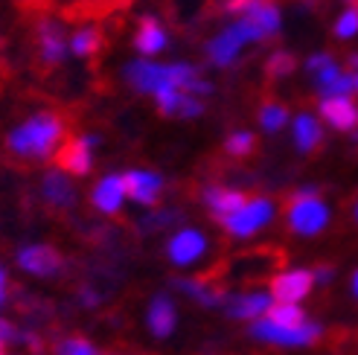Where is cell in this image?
<instances>
[{
    "label": "cell",
    "mask_w": 358,
    "mask_h": 355,
    "mask_svg": "<svg viewBox=\"0 0 358 355\" xmlns=\"http://www.w3.org/2000/svg\"><path fill=\"white\" fill-rule=\"evenodd\" d=\"M268 306H271V297L268 294H242L236 300H230V314L234 317H245V321H250V317H259L268 312Z\"/></svg>",
    "instance_id": "obj_21"
},
{
    "label": "cell",
    "mask_w": 358,
    "mask_h": 355,
    "mask_svg": "<svg viewBox=\"0 0 358 355\" xmlns=\"http://www.w3.org/2000/svg\"><path fill=\"white\" fill-rule=\"evenodd\" d=\"M70 50V41L64 35V27L62 21H56V17H41L38 21V52H41V61L47 67H56L64 61Z\"/></svg>",
    "instance_id": "obj_7"
},
{
    "label": "cell",
    "mask_w": 358,
    "mask_h": 355,
    "mask_svg": "<svg viewBox=\"0 0 358 355\" xmlns=\"http://www.w3.org/2000/svg\"><path fill=\"white\" fill-rule=\"evenodd\" d=\"M245 44H250L248 32L242 29V24H239V21H234V24L224 27V29L216 35V38L210 41L207 56H210V61H213V64H219V67H230V64L236 61L239 50H242Z\"/></svg>",
    "instance_id": "obj_8"
},
{
    "label": "cell",
    "mask_w": 358,
    "mask_h": 355,
    "mask_svg": "<svg viewBox=\"0 0 358 355\" xmlns=\"http://www.w3.org/2000/svg\"><path fill=\"white\" fill-rule=\"evenodd\" d=\"M327 222H329V210H327L324 201L317 198L315 189H303V192H297V198H292L289 224H292L294 233L315 236V233H320V230L327 227Z\"/></svg>",
    "instance_id": "obj_3"
},
{
    "label": "cell",
    "mask_w": 358,
    "mask_h": 355,
    "mask_svg": "<svg viewBox=\"0 0 358 355\" xmlns=\"http://www.w3.org/2000/svg\"><path fill=\"white\" fill-rule=\"evenodd\" d=\"M122 189L137 204H155L160 189H164V181H160V175H155V172H125Z\"/></svg>",
    "instance_id": "obj_13"
},
{
    "label": "cell",
    "mask_w": 358,
    "mask_h": 355,
    "mask_svg": "<svg viewBox=\"0 0 358 355\" xmlns=\"http://www.w3.org/2000/svg\"><path fill=\"white\" fill-rule=\"evenodd\" d=\"M250 149H254V134L236 131V134H230V137H227V152H230V154L242 157V154H248Z\"/></svg>",
    "instance_id": "obj_29"
},
{
    "label": "cell",
    "mask_w": 358,
    "mask_h": 355,
    "mask_svg": "<svg viewBox=\"0 0 358 355\" xmlns=\"http://www.w3.org/2000/svg\"><path fill=\"white\" fill-rule=\"evenodd\" d=\"M320 117L338 131L358 129V105L350 96H324V102H320Z\"/></svg>",
    "instance_id": "obj_12"
},
{
    "label": "cell",
    "mask_w": 358,
    "mask_h": 355,
    "mask_svg": "<svg viewBox=\"0 0 358 355\" xmlns=\"http://www.w3.org/2000/svg\"><path fill=\"white\" fill-rule=\"evenodd\" d=\"M315 280H317V282H329V280H332V271H329V268H317V271H315Z\"/></svg>",
    "instance_id": "obj_34"
},
{
    "label": "cell",
    "mask_w": 358,
    "mask_h": 355,
    "mask_svg": "<svg viewBox=\"0 0 358 355\" xmlns=\"http://www.w3.org/2000/svg\"><path fill=\"white\" fill-rule=\"evenodd\" d=\"M329 64H335V59L329 56V52H317V56H312V59L306 61V67H309V73H312V76L320 73V70L329 67Z\"/></svg>",
    "instance_id": "obj_31"
},
{
    "label": "cell",
    "mask_w": 358,
    "mask_h": 355,
    "mask_svg": "<svg viewBox=\"0 0 358 355\" xmlns=\"http://www.w3.org/2000/svg\"><path fill=\"white\" fill-rule=\"evenodd\" d=\"M17 265L35 277H50V274L62 271V256H59V251H52L50 245H29L17 254Z\"/></svg>",
    "instance_id": "obj_10"
},
{
    "label": "cell",
    "mask_w": 358,
    "mask_h": 355,
    "mask_svg": "<svg viewBox=\"0 0 358 355\" xmlns=\"http://www.w3.org/2000/svg\"><path fill=\"white\" fill-rule=\"evenodd\" d=\"M274 219V204L271 201H265V198H250L245 201L236 212H230V216H224V227H227V233H234V236H254L257 230H262L268 222Z\"/></svg>",
    "instance_id": "obj_4"
},
{
    "label": "cell",
    "mask_w": 358,
    "mask_h": 355,
    "mask_svg": "<svg viewBox=\"0 0 358 355\" xmlns=\"http://www.w3.org/2000/svg\"><path fill=\"white\" fill-rule=\"evenodd\" d=\"M352 291H355V297H358V271H355V277H352Z\"/></svg>",
    "instance_id": "obj_36"
},
{
    "label": "cell",
    "mask_w": 358,
    "mask_h": 355,
    "mask_svg": "<svg viewBox=\"0 0 358 355\" xmlns=\"http://www.w3.org/2000/svg\"><path fill=\"white\" fill-rule=\"evenodd\" d=\"M149 329L157 335V338H166L175 329V306L169 297H157L152 309H149Z\"/></svg>",
    "instance_id": "obj_20"
},
{
    "label": "cell",
    "mask_w": 358,
    "mask_h": 355,
    "mask_svg": "<svg viewBox=\"0 0 358 355\" xmlns=\"http://www.w3.org/2000/svg\"><path fill=\"white\" fill-rule=\"evenodd\" d=\"M265 70H268V76H271V79H282V76H289L292 70H294V56H292V52L277 50L274 56L268 59Z\"/></svg>",
    "instance_id": "obj_27"
},
{
    "label": "cell",
    "mask_w": 358,
    "mask_h": 355,
    "mask_svg": "<svg viewBox=\"0 0 358 355\" xmlns=\"http://www.w3.org/2000/svg\"><path fill=\"white\" fill-rule=\"evenodd\" d=\"M315 274L312 271H285L271 282V297L277 303H300L312 291Z\"/></svg>",
    "instance_id": "obj_9"
},
{
    "label": "cell",
    "mask_w": 358,
    "mask_h": 355,
    "mask_svg": "<svg viewBox=\"0 0 358 355\" xmlns=\"http://www.w3.org/2000/svg\"><path fill=\"white\" fill-rule=\"evenodd\" d=\"M315 82H317L320 96H350L355 91L352 76L341 73L338 64H329V67L320 70V73H315Z\"/></svg>",
    "instance_id": "obj_17"
},
{
    "label": "cell",
    "mask_w": 358,
    "mask_h": 355,
    "mask_svg": "<svg viewBox=\"0 0 358 355\" xmlns=\"http://www.w3.org/2000/svg\"><path fill=\"white\" fill-rule=\"evenodd\" d=\"M125 198V189H122V178L120 175H108L102 178L94 189V207L102 212H117L120 204Z\"/></svg>",
    "instance_id": "obj_18"
},
{
    "label": "cell",
    "mask_w": 358,
    "mask_h": 355,
    "mask_svg": "<svg viewBox=\"0 0 358 355\" xmlns=\"http://www.w3.org/2000/svg\"><path fill=\"white\" fill-rule=\"evenodd\" d=\"M259 122H262V129L265 131H280L285 122H289V111L282 108V105H265V108L259 111Z\"/></svg>",
    "instance_id": "obj_26"
},
{
    "label": "cell",
    "mask_w": 358,
    "mask_h": 355,
    "mask_svg": "<svg viewBox=\"0 0 358 355\" xmlns=\"http://www.w3.org/2000/svg\"><path fill=\"white\" fill-rule=\"evenodd\" d=\"M3 300H6V274L0 268V306H3Z\"/></svg>",
    "instance_id": "obj_35"
},
{
    "label": "cell",
    "mask_w": 358,
    "mask_h": 355,
    "mask_svg": "<svg viewBox=\"0 0 358 355\" xmlns=\"http://www.w3.org/2000/svg\"><path fill=\"white\" fill-rule=\"evenodd\" d=\"M99 47H102V32L96 27H82L79 32H73V38H70V50L82 59L96 56Z\"/></svg>",
    "instance_id": "obj_24"
},
{
    "label": "cell",
    "mask_w": 358,
    "mask_h": 355,
    "mask_svg": "<svg viewBox=\"0 0 358 355\" xmlns=\"http://www.w3.org/2000/svg\"><path fill=\"white\" fill-rule=\"evenodd\" d=\"M0 355H3V344H0Z\"/></svg>",
    "instance_id": "obj_40"
},
{
    "label": "cell",
    "mask_w": 358,
    "mask_h": 355,
    "mask_svg": "<svg viewBox=\"0 0 358 355\" xmlns=\"http://www.w3.org/2000/svg\"><path fill=\"white\" fill-rule=\"evenodd\" d=\"M82 303H85V306L99 303V294H96V291H91V289H82Z\"/></svg>",
    "instance_id": "obj_33"
},
{
    "label": "cell",
    "mask_w": 358,
    "mask_h": 355,
    "mask_svg": "<svg viewBox=\"0 0 358 355\" xmlns=\"http://www.w3.org/2000/svg\"><path fill=\"white\" fill-rule=\"evenodd\" d=\"M355 219H358V207H355Z\"/></svg>",
    "instance_id": "obj_41"
},
{
    "label": "cell",
    "mask_w": 358,
    "mask_h": 355,
    "mask_svg": "<svg viewBox=\"0 0 358 355\" xmlns=\"http://www.w3.org/2000/svg\"><path fill=\"white\" fill-rule=\"evenodd\" d=\"M125 79L131 82L134 91L140 94H157L164 87H181L187 94H195V96H204L210 94L213 87L210 82L201 76L199 67L192 64H152V61H134L125 70Z\"/></svg>",
    "instance_id": "obj_1"
},
{
    "label": "cell",
    "mask_w": 358,
    "mask_h": 355,
    "mask_svg": "<svg viewBox=\"0 0 358 355\" xmlns=\"http://www.w3.org/2000/svg\"><path fill=\"white\" fill-rule=\"evenodd\" d=\"M268 321H274L280 326H300V324H306V314L300 312L297 303H271L265 312Z\"/></svg>",
    "instance_id": "obj_25"
},
{
    "label": "cell",
    "mask_w": 358,
    "mask_h": 355,
    "mask_svg": "<svg viewBox=\"0 0 358 355\" xmlns=\"http://www.w3.org/2000/svg\"><path fill=\"white\" fill-rule=\"evenodd\" d=\"M239 24L248 32L250 41H265L280 32V9L271 0H254V3L239 15Z\"/></svg>",
    "instance_id": "obj_6"
},
{
    "label": "cell",
    "mask_w": 358,
    "mask_h": 355,
    "mask_svg": "<svg viewBox=\"0 0 358 355\" xmlns=\"http://www.w3.org/2000/svg\"><path fill=\"white\" fill-rule=\"evenodd\" d=\"M15 326L12 324H6L3 317H0V344H9V341H15Z\"/></svg>",
    "instance_id": "obj_32"
},
{
    "label": "cell",
    "mask_w": 358,
    "mask_h": 355,
    "mask_svg": "<svg viewBox=\"0 0 358 355\" xmlns=\"http://www.w3.org/2000/svg\"><path fill=\"white\" fill-rule=\"evenodd\" d=\"M352 85H355V91H358V73H355V76H352Z\"/></svg>",
    "instance_id": "obj_38"
},
{
    "label": "cell",
    "mask_w": 358,
    "mask_h": 355,
    "mask_svg": "<svg viewBox=\"0 0 358 355\" xmlns=\"http://www.w3.org/2000/svg\"><path fill=\"white\" fill-rule=\"evenodd\" d=\"M91 146H94L91 137H67L64 146L56 154V164L64 172L87 175V172H91Z\"/></svg>",
    "instance_id": "obj_11"
},
{
    "label": "cell",
    "mask_w": 358,
    "mask_h": 355,
    "mask_svg": "<svg viewBox=\"0 0 358 355\" xmlns=\"http://www.w3.org/2000/svg\"><path fill=\"white\" fill-rule=\"evenodd\" d=\"M250 332H254L259 341H271V344H280V347H306V344L317 341V335H320V329L309 321L300 324V326H280L274 321H268V317L257 321L254 326H250Z\"/></svg>",
    "instance_id": "obj_5"
},
{
    "label": "cell",
    "mask_w": 358,
    "mask_h": 355,
    "mask_svg": "<svg viewBox=\"0 0 358 355\" xmlns=\"http://www.w3.org/2000/svg\"><path fill=\"white\" fill-rule=\"evenodd\" d=\"M41 189H44L47 204L56 207V210H67V207H73V201H76L73 181H70L64 172H47Z\"/></svg>",
    "instance_id": "obj_15"
},
{
    "label": "cell",
    "mask_w": 358,
    "mask_h": 355,
    "mask_svg": "<svg viewBox=\"0 0 358 355\" xmlns=\"http://www.w3.org/2000/svg\"><path fill=\"white\" fill-rule=\"evenodd\" d=\"M320 137H324V131H320L317 126V119L309 117V114H300L294 119V143L300 152H312L317 143H320Z\"/></svg>",
    "instance_id": "obj_23"
},
{
    "label": "cell",
    "mask_w": 358,
    "mask_h": 355,
    "mask_svg": "<svg viewBox=\"0 0 358 355\" xmlns=\"http://www.w3.org/2000/svg\"><path fill=\"white\" fill-rule=\"evenodd\" d=\"M204 201H207V207L216 212L219 219H224V216H230V212H236L248 198L239 192V189H227V187H210L207 192H204Z\"/></svg>",
    "instance_id": "obj_19"
},
{
    "label": "cell",
    "mask_w": 358,
    "mask_h": 355,
    "mask_svg": "<svg viewBox=\"0 0 358 355\" xmlns=\"http://www.w3.org/2000/svg\"><path fill=\"white\" fill-rule=\"evenodd\" d=\"M175 286L184 289L187 294H192L201 306H219V303H224V289L210 286V282H204V280H178Z\"/></svg>",
    "instance_id": "obj_22"
},
{
    "label": "cell",
    "mask_w": 358,
    "mask_h": 355,
    "mask_svg": "<svg viewBox=\"0 0 358 355\" xmlns=\"http://www.w3.org/2000/svg\"><path fill=\"white\" fill-rule=\"evenodd\" d=\"M134 47L143 52V56H157V52L166 47V29L160 27L155 17H143V21L137 24Z\"/></svg>",
    "instance_id": "obj_16"
},
{
    "label": "cell",
    "mask_w": 358,
    "mask_h": 355,
    "mask_svg": "<svg viewBox=\"0 0 358 355\" xmlns=\"http://www.w3.org/2000/svg\"><path fill=\"white\" fill-rule=\"evenodd\" d=\"M347 3H358V0H347Z\"/></svg>",
    "instance_id": "obj_39"
},
{
    "label": "cell",
    "mask_w": 358,
    "mask_h": 355,
    "mask_svg": "<svg viewBox=\"0 0 358 355\" xmlns=\"http://www.w3.org/2000/svg\"><path fill=\"white\" fill-rule=\"evenodd\" d=\"M59 355H102V352H96L85 338H67V341L59 347Z\"/></svg>",
    "instance_id": "obj_30"
},
{
    "label": "cell",
    "mask_w": 358,
    "mask_h": 355,
    "mask_svg": "<svg viewBox=\"0 0 358 355\" xmlns=\"http://www.w3.org/2000/svg\"><path fill=\"white\" fill-rule=\"evenodd\" d=\"M204 247H207V239L199 233V230H181L178 236H172L166 254L175 265H189L195 259H201Z\"/></svg>",
    "instance_id": "obj_14"
},
{
    "label": "cell",
    "mask_w": 358,
    "mask_h": 355,
    "mask_svg": "<svg viewBox=\"0 0 358 355\" xmlns=\"http://www.w3.org/2000/svg\"><path fill=\"white\" fill-rule=\"evenodd\" d=\"M350 64L355 67V73H358V56H350Z\"/></svg>",
    "instance_id": "obj_37"
},
{
    "label": "cell",
    "mask_w": 358,
    "mask_h": 355,
    "mask_svg": "<svg viewBox=\"0 0 358 355\" xmlns=\"http://www.w3.org/2000/svg\"><path fill=\"white\" fill-rule=\"evenodd\" d=\"M64 137V122L59 114H35L32 119H27L24 126H17L12 134H9V152L21 154V157H50L56 152L59 140Z\"/></svg>",
    "instance_id": "obj_2"
},
{
    "label": "cell",
    "mask_w": 358,
    "mask_h": 355,
    "mask_svg": "<svg viewBox=\"0 0 358 355\" xmlns=\"http://www.w3.org/2000/svg\"><path fill=\"white\" fill-rule=\"evenodd\" d=\"M335 35L338 38H352V35H358V3H350V9L338 17Z\"/></svg>",
    "instance_id": "obj_28"
}]
</instances>
